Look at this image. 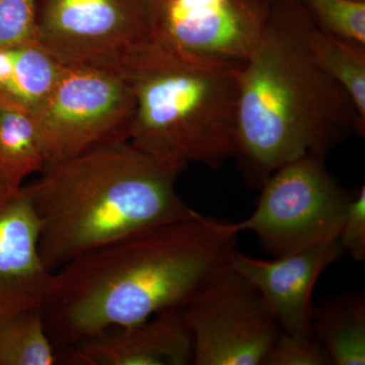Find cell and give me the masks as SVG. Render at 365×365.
I'll return each mask as SVG.
<instances>
[{"label":"cell","mask_w":365,"mask_h":365,"mask_svg":"<svg viewBox=\"0 0 365 365\" xmlns=\"http://www.w3.org/2000/svg\"><path fill=\"white\" fill-rule=\"evenodd\" d=\"M239 234L235 222L197 212L53 271L42 307L53 344L67 349L109 329L184 309L230 267Z\"/></svg>","instance_id":"6da1fadb"},{"label":"cell","mask_w":365,"mask_h":365,"mask_svg":"<svg viewBox=\"0 0 365 365\" xmlns=\"http://www.w3.org/2000/svg\"><path fill=\"white\" fill-rule=\"evenodd\" d=\"M311 21L302 0H270L260 44L240 69L235 158L257 189L282 165L325 158L364 133L352 101L309 49Z\"/></svg>","instance_id":"7a4b0ae2"},{"label":"cell","mask_w":365,"mask_h":365,"mask_svg":"<svg viewBox=\"0 0 365 365\" xmlns=\"http://www.w3.org/2000/svg\"><path fill=\"white\" fill-rule=\"evenodd\" d=\"M181 172L128 140L46 163L24 185L40 220L46 267L53 272L129 235L195 215L177 192Z\"/></svg>","instance_id":"3957f363"},{"label":"cell","mask_w":365,"mask_h":365,"mask_svg":"<svg viewBox=\"0 0 365 365\" xmlns=\"http://www.w3.org/2000/svg\"><path fill=\"white\" fill-rule=\"evenodd\" d=\"M241 67L177 51L155 37L121 67L135 100L127 140L180 170L191 163L215 170L235 158Z\"/></svg>","instance_id":"277c9868"},{"label":"cell","mask_w":365,"mask_h":365,"mask_svg":"<svg viewBox=\"0 0 365 365\" xmlns=\"http://www.w3.org/2000/svg\"><path fill=\"white\" fill-rule=\"evenodd\" d=\"M169 0H36V42L64 66L121 71L155 39Z\"/></svg>","instance_id":"5b68a950"},{"label":"cell","mask_w":365,"mask_h":365,"mask_svg":"<svg viewBox=\"0 0 365 365\" xmlns=\"http://www.w3.org/2000/svg\"><path fill=\"white\" fill-rule=\"evenodd\" d=\"M324 158L307 155L266 180L254 212L237 230L253 232L274 258L338 239L351 197L327 170Z\"/></svg>","instance_id":"8992f818"},{"label":"cell","mask_w":365,"mask_h":365,"mask_svg":"<svg viewBox=\"0 0 365 365\" xmlns=\"http://www.w3.org/2000/svg\"><path fill=\"white\" fill-rule=\"evenodd\" d=\"M135 100L122 71L63 66L54 88L32 116L47 163L127 140Z\"/></svg>","instance_id":"52a82bcc"},{"label":"cell","mask_w":365,"mask_h":365,"mask_svg":"<svg viewBox=\"0 0 365 365\" xmlns=\"http://www.w3.org/2000/svg\"><path fill=\"white\" fill-rule=\"evenodd\" d=\"M182 312L193 342L194 365H263L283 332L258 289L230 266Z\"/></svg>","instance_id":"ba28073f"},{"label":"cell","mask_w":365,"mask_h":365,"mask_svg":"<svg viewBox=\"0 0 365 365\" xmlns=\"http://www.w3.org/2000/svg\"><path fill=\"white\" fill-rule=\"evenodd\" d=\"M269 14L270 0H169L155 37L177 51L242 66Z\"/></svg>","instance_id":"9c48e42d"},{"label":"cell","mask_w":365,"mask_h":365,"mask_svg":"<svg viewBox=\"0 0 365 365\" xmlns=\"http://www.w3.org/2000/svg\"><path fill=\"white\" fill-rule=\"evenodd\" d=\"M344 254L339 240L261 260L235 252L230 267L258 289L283 332L311 336L314 287L322 274Z\"/></svg>","instance_id":"30bf717a"},{"label":"cell","mask_w":365,"mask_h":365,"mask_svg":"<svg viewBox=\"0 0 365 365\" xmlns=\"http://www.w3.org/2000/svg\"><path fill=\"white\" fill-rule=\"evenodd\" d=\"M24 185L0 182V313L43 307L51 279L41 256L40 220Z\"/></svg>","instance_id":"8fae6325"},{"label":"cell","mask_w":365,"mask_h":365,"mask_svg":"<svg viewBox=\"0 0 365 365\" xmlns=\"http://www.w3.org/2000/svg\"><path fill=\"white\" fill-rule=\"evenodd\" d=\"M60 360L72 365H188L193 364V342L182 309H174L104 331L67 348Z\"/></svg>","instance_id":"7c38bea8"},{"label":"cell","mask_w":365,"mask_h":365,"mask_svg":"<svg viewBox=\"0 0 365 365\" xmlns=\"http://www.w3.org/2000/svg\"><path fill=\"white\" fill-rule=\"evenodd\" d=\"M63 66L36 41L0 48V103L33 114L51 93Z\"/></svg>","instance_id":"4fadbf2b"},{"label":"cell","mask_w":365,"mask_h":365,"mask_svg":"<svg viewBox=\"0 0 365 365\" xmlns=\"http://www.w3.org/2000/svg\"><path fill=\"white\" fill-rule=\"evenodd\" d=\"M311 331L332 365H364V295L335 297L314 307Z\"/></svg>","instance_id":"5bb4252c"},{"label":"cell","mask_w":365,"mask_h":365,"mask_svg":"<svg viewBox=\"0 0 365 365\" xmlns=\"http://www.w3.org/2000/svg\"><path fill=\"white\" fill-rule=\"evenodd\" d=\"M47 162L32 114L0 103V182L20 188Z\"/></svg>","instance_id":"9a60e30c"},{"label":"cell","mask_w":365,"mask_h":365,"mask_svg":"<svg viewBox=\"0 0 365 365\" xmlns=\"http://www.w3.org/2000/svg\"><path fill=\"white\" fill-rule=\"evenodd\" d=\"M58 353L46 327L42 307L0 313V365H53Z\"/></svg>","instance_id":"2e32d148"},{"label":"cell","mask_w":365,"mask_h":365,"mask_svg":"<svg viewBox=\"0 0 365 365\" xmlns=\"http://www.w3.org/2000/svg\"><path fill=\"white\" fill-rule=\"evenodd\" d=\"M307 44L314 59L342 86L365 123V48L324 32L312 19Z\"/></svg>","instance_id":"e0dca14e"},{"label":"cell","mask_w":365,"mask_h":365,"mask_svg":"<svg viewBox=\"0 0 365 365\" xmlns=\"http://www.w3.org/2000/svg\"><path fill=\"white\" fill-rule=\"evenodd\" d=\"M324 32L365 46V0H302Z\"/></svg>","instance_id":"ac0fdd59"},{"label":"cell","mask_w":365,"mask_h":365,"mask_svg":"<svg viewBox=\"0 0 365 365\" xmlns=\"http://www.w3.org/2000/svg\"><path fill=\"white\" fill-rule=\"evenodd\" d=\"M263 365H332V362L313 336L282 332Z\"/></svg>","instance_id":"d6986e66"},{"label":"cell","mask_w":365,"mask_h":365,"mask_svg":"<svg viewBox=\"0 0 365 365\" xmlns=\"http://www.w3.org/2000/svg\"><path fill=\"white\" fill-rule=\"evenodd\" d=\"M36 41V0H0V48Z\"/></svg>","instance_id":"ffe728a7"},{"label":"cell","mask_w":365,"mask_h":365,"mask_svg":"<svg viewBox=\"0 0 365 365\" xmlns=\"http://www.w3.org/2000/svg\"><path fill=\"white\" fill-rule=\"evenodd\" d=\"M341 247L355 261L365 259V187L350 199L346 208L339 235Z\"/></svg>","instance_id":"44dd1931"}]
</instances>
